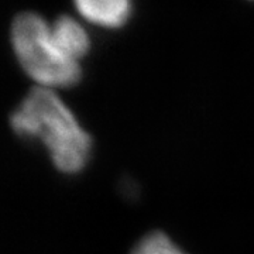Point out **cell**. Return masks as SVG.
Segmentation results:
<instances>
[{"instance_id":"obj_1","label":"cell","mask_w":254,"mask_h":254,"mask_svg":"<svg viewBox=\"0 0 254 254\" xmlns=\"http://www.w3.org/2000/svg\"><path fill=\"white\" fill-rule=\"evenodd\" d=\"M18 136L40 138L63 173L81 171L91 155V137L53 89L34 88L10 118Z\"/></svg>"},{"instance_id":"obj_2","label":"cell","mask_w":254,"mask_h":254,"mask_svg":"<svg viewBox=\"0 0 254 254\" xmlns=\"http://www.w3.org/2000/svg\"><path fill=\"white\" fill-rule=\"evenodd\" d=\"M10 38L21 68L41 88H69L79 82L81 65L55 46L43 16L33 11L18 13L13 18Z\"/></svg>"},{"instance_id":"obj_3","label":"cell","mask_w":254,"mask_h":254,"mask_svg":"<svg viewBox=\"0 0 254 254\" xmlns=\"http://www.w3.org/2000/svg\"><path fill=\"white\" fill-rule=\"evenodd\" d=\"M51 37L55 46L69 60L79 63L89 50V36L85 28L69 16H60L53 24H50Z\"/></svg>"},{"instance_id":"obj_4","label":"cell","mask_w":254,"mask_h":254,"mask_svg":"<svg viewBox=\"0 0 254 254\" xmlns=\"http://www.w3.org/2000/svg\"><path fill=\"white\" fill-rule=\"evenodd\" d=\"M82 17L102 27H120L130 14V0H73Z\"/></svg>"},{"instance_id":"obj_5","label":"cell","mask_w":254,"mask_h":254,"mask_svg":"<svg viewBox=\"0 0 254 254\" xmlns=\"http://www.w3.org/2000/svg\"><path fill=\"white\" fill-rule=\"evenodd\" d=\"M131 254H187L182 252L178 246L167 235L161 232H154L144 236L136 247L133 249Z\"/></svg>"}]
</instances>
